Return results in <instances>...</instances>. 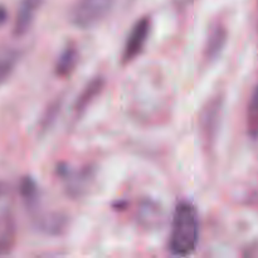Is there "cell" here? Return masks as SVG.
Instances as JSON below:
<instances>
[{"label":"cell","mask_w":258,"mask_h":258,"mask_svg":"<svg viewBox=\"0 0 258 258\" xmlns=\"http://www.w3.org/2000/svg\"><path fill=\"white\" fill-rule=\"evenodd\" d=\"M198 242V211L190 202H179L173 214L169 249L174 256L185 257L196 251Z\"/></svg>","instance_id":"obj_1"},{"label":"cell","mask_w":258,"mask_h":258,"mask_svg":"<svg viewBox=\"0 0 258 258\" xmlns=\"http://www.w3.org/2000/svg\"><path fill=\"white\" fill-rule=\"evenodd\" d=\"M113 5L115 0H77L70 12V20L75 27L90 29L110 14Z\"/></svg>","instance_id":"obj_2"},{"label":"cell","mask_w":258,"mask_h":258,"mask_svg":"<svg viewBox=\"0 0 258 258\" xmlns=\"http://www.w3.org/2000/svg\"><path fill=\"white\" fill-rule=\"evenodd\" d=\"M151 30V19L149 17H143L133 25L127 38H126L125 45H123L122 54H121V62L122 64L131 63L134 59L139 57L145 47L148 38Z\"/></svg>","instance_id":"obj_3"},{"label":"cell","mask_w":258,"mask_h":258,"mask_svg":"<svg viewBox=\"0 0 258 258\" xmlns=\"http://www.w3.org/2000/svg\"><path fill=\"white\" fill-rule=\"evenodd\" d=\"M222 112V97L212 98L208 103L203 107L201 113V133L204 140L208 144L213 143L216 139L219 127V120H221Z\"/></svg>","instance_id":"obj_4"},{"label":"cell","mask_w":258,"mask_h":258,"mask_svg":"<svg viewBox=\"0 0 258 258\" xmlns=\"http://www.w3.org/2000/svg\"><path fill=\"white\" fill-rule=\"evenodd\" d=\"M43 0H22L18 8L17 17L13 25V34L15 37H23L27 34L33 24L35 13L42 7Z\"/></svg>","instance_id":"obj_5"},{"label":"cell","mask_w":258,"mask_h":258,"mask_svg":"<svg viewBox=\"0 0 258 258\" xmlns=\"http://www.w3.org/2000/svg\"><path fill=\"white\" fill-rule=\"evenodd\" d=\"M227 39H228V32L223 24L217 23V24L212 25L208 37H207L206 45H204V58L208 62L216 60L223 52Z\"/></svg>","instance_id":"obj_6"},{"label":"cell","mask_w":258,"mask_h":258,"mask_svg":"<svg viewBox=\"0 0 258 258\" xmlns=\"http://www.w3.org/2000/svg\"><path fill=\"white\" fill-rule=\"evenodd\" d=\"M105 88V80L101 76H96L95 78L90 81L83 88L82 92L80 93L78 98L76 100L75 105H73V110L77 115L85 112L87 110L88 106L101 95V92Z\"/></svg>","instance_id":"obj_7"},{"label":"cell","mask_w":258,"mask_h":258,"mask_svg":"<svg viewBox=\"0 0 258 258\" xmlns=\"http://www.w3.org/2000/svg\"><path fill=\"white\" fill-rule=\"evenodd\" d=\"M78 63V49L75 44L70 43L64 47V49L60 52L55 63L54 72L58 77L67 78L70 77L76 70Z\"/></svg>","instance_id":"obj_8"},{"label":"cell","mask_w":258,"mask_h":258,"mask_svg":"<svg viewBox=\"0 0 258 258\" xmlns=\"http://www.w3.org/2000/svg\"><path fill=\"white\" fill-rule=\"evenodd\" d=\"M19 54L17 50L5 49L0 52V85L9 78L17 66Z\"/></svg>","instance_id":"obj_9"},{"label":"cell","mask_w":258,"mask_h":258,"mask_svg":"<svg viewBox=\"0 0 258 258\" xmlns=\"http://www.w3.org/2000/svg\"><path fill=\"white\" fill-rule=\"evenodd\" d=\"M247 130L251 138H258V86L254 88L247 108Z\"/></svg>","instance_id":"obj_10"},{"label":"cell","mask_w":258,"mask_h":258,"mask_svg":"<svg viewBox=\"0 0 258 258\" xmlns=\"http://www.w3.org/2000/svg\"><path fill=\"white\" fill-rule=\"evenodd\" d=\"M66 223H67L66 217L59 216V214H49V216L39 219L38 227L47 233L58 234L64 229Z\"/></svg>","instance_id":"obj_11"},{"label":"cell","mask_w":258,"mask_h":258,"mask_svg":"<svg viewBox=\"0 0 258 258\" xmlns=\"http://www.w3.org/2000/svg\"><path fill=\"white\" fill-rule=\"evenodd\" d=\"M19 191L22 198L27 202L29 206L34 204L38 199V186L37 183L30 176H24L20 180Z\"/></svg>","instance_id":"obj_12"},{"label":"cell","mask_w":258,"mask_h":258,"mask_svg":"<svg viewBox=\"0 0 258 258\" xmlns=\"http://www.w3.org/2000/svg\"><path fill=\"white\" fill-rule=\"evenodd\" d=\"M8 20V10L4 5L0 4V27L4 25Z\"/></svg>","instance_id":"obj_13"},{"label":"cell","mask_w":258,"mask_h":258,"mask_svg":"<svg viewBox=\"0 0 258 258\" xmlns=\"http://www.w3.org/2000/svg\"><path fill=\"white\" fill-rule=\"evenodd\" d=\"M10 252V244L7 241H0V256H5Z\"/></svg>","instance_id":"obj_14"},{"label":"cell","mask_w":258,"mask_h":258,"mask_svg":"<svg viewBox=\"0 0 258 258\" xmlns=\"http://www.w3.org/2000/svg\"><path fill=\"white\" fill-rule=\"evenodd\" d=\"M7 190H8L7 183H5V181H3V180H0V198L5 196Z\"/></svg>","instance_id":"obj_15"}]
</instances>
